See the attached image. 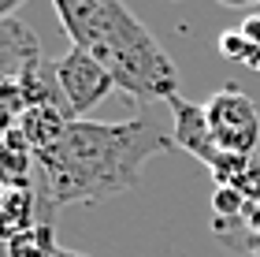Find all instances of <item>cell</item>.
Segmentation results:
<instances>
[{
  "label": "cell",
  "mask_w": 260,
  "mask_h": 257,
  "mask_svg": "<svg viewBox=\"0 0 260 257\" xmlns=\"http://www.w3.org/2000/svg\"><path fill=\"white\" fill-rule=\"evenodd\" d=\"M175 149V138H164L149 120L126 123H97L71 120L67 131L49 149L34 153L45 202L75 205V202H104L130 190L141 179L149 157Z\"/></svg>",
  "instance_id": "1"
},
{
  "label": "cell",
  "mask_w": 260,
  "mask_h": 257,
  "mask_svg": "<svg viewBox=\"0 0 260 257\" xmlns=\"http://www.w3.org/2000/svg\"><path fill=\"white\" fill-rule=\"evenodd\" d=\"M86 52L97 56L112 71L115 86L138 101H171L179 93V67L126 8V0H101V30Z\"/></svg>",
  "instance_id": "2"
},
{
  "label": "cell",
  "mask_w": 260,
  "mask_h": 257,
  "mask_svg": "<svg viewBox=\"0 0 260 257\" xmlns=\"http://www.w3.org/2000/svg\"><path fill=\"white\" fill-rule=\"evenodd\" d=\"M168 108L175 116V146L193 153L201 164H208L212 175H216L219 186H234L249 172V157H231L212 142V131H208V120H205V104H193L186 97H175L168 101Z\"/></svg>",
  "instance_id": "3"
},
{
  "label": "cell",
  "mask_w": 260,
  "mask_h": 257,
  "mask_svg": "<svg viewBox=\"0 0 260 257\" xmlns=\"http://www.w3.org/2000/svg\"><path fill=\"white\" fill-rule=\"evenodd\" d=\"M205 120H208L212 142H216L223 153L249 157L260 146V112L242 90H234V86L216 90L205 101Z\"/></svg>",
  "instance_id": "4"
},
{
  "label": "cell",
  "mask_w": 260,
  "mask_h": 257,
  "mask_svg": "<svg viewBox=\"0 0 260 257\" xmlns=\"http://www.w3.org/2000/svg\"><path fill=\"white\" fill-rule=\"evenodd\" d=\"M52 67H56V82H60V93H63V101H67V108H71L75 120H86L89 108H97L115 90L112 71L93 52L78 49V45H71Z\"/></svg>",
  "instance_id": "5"
},
{
  "label": "cell",
  "mask_w": 260,
  "mask_h": 257,
  "mask_svg": "<svg viewBox=\"0 0 260 257\" xmlns=\"http://www.w3.org/2000/svg\"><path fill=\"white\" fill-rule=\"evenodd\" d=\"M41 64V45H38V34L30 26L11 15V19H0V75L4 78H22L30 71H38Z\"/></svg>",
  "instance_id": "6"
},
{
  "label": "cell",
  "mask_w": 260,
  "mask_h": 257,
  "mask_svg": "<svg viewBox=\"0 0 260 257\" xmlns=\"http://www.w3.org/2000/svg\"><path fill=\"white\" fill-rule=\"evenodd\" d=\"M52 8L63 22L71 45L93 49L97 30H101V0H52Z\"/></svg>",
  "instance_id": "7"
},
{
  "label": "cell",
  "mask_w": 260,
  "mask_h": 257,
  "mask_svg": "<svg viewBox=\"0 0 260 257\" xmlns=\"http://www.w3.org/2000/svg\"><path fill=\"white\" fill-rule=\"evenodd\" d=\"M34 213H38V194L30 190V183H15L8 186V197H4V235H19V231L34 227L38 220H34Z\"/></svg>",
  "instance_id": "8"
},
{
  "label": "cell",
  "mask_w": 260,
  "mask_h": 257,
  "mask_svg": "<svg viewBox=\"0 0 260 257\" xmlns=\"http://www.w3.org/2000/svg\"><path fill=\"white\" fill-rule=\"evenodd\" d=\"M52 253H56V239H52L49 220L8 239V257H52Z\"/></svg>",
  "instance_id": "9"
},
{
  "label": "cell",
  "mask_w": 260,
  "mask_h": 257,
  "mask_svg": "<svg viewBox=\"0 0 260 257\" xmlns=\"http://www.w3.org/2000/svg\"><path fill=\"white\" fill-rule=\"evenodd\" d=\"M216 45H219V52L227 56V60H238L242 67H249V71H256V75H260V45H256V41H249L238 26H234V30H223Z\"/></svg>",
  "instance_id": "10"
},
{
  "label": "cell",
  "mask_w": 260,
  "mask_h": 257,
  "mask_svg": "<svg viewBox=\"0 0 260 257\" xmlns=\"http://www.w3.org/2000/svg\"><path fill=\"white\" fill-rule=\"evenodd\" d=\"M242 190H238V186H219V190H216V213H238V209H242Z\"/></svg>",
  "instance_id": "11"
},
{
  "label": "cell",
  "mask_w": 260,
  "mask_h": 257,
  "mask_svg": "<svg viewBox=\"0 0 260 257\" xmlns=\"http://www.w3.org/2000/svg\"><path fill=\"white\" fill-rule=\"evenodd\" d=\"M234 186H238L245 197H260V164H249V172H245Z\"/></svg>",
  "instance_id": "12"
},
{
  "label": "cell",
  "mask_w": 260,
  "mask_h": 257,
  "mask_svg": "<svg viewBox=\"0 0 260 257\" xmlns=\"http://www.w3.org/2000/svg\"><path fill=\"white\" fill-rule=\"evenodd\" d=\"M238 30H242L249 41H256V45H260V11H249V15L242 19V26H238Z\"/></svg>",
  "instance_id": "13"
},
{
  "label": "cell",
  "mask_w": 260,
  "mask_h": 257,
  "mask_svg": "<svg viewBox=\"0 0 260 257\" xmlns=\"http://www.w3.org/2000/svg\"><path fill=\"white\" fill-rule=\"evenodd\" d=\"M19 4H26V0H0V19H11Z\"/></svg>",
  "instance_id": "14"
},
{
  "label": "cell",
  "mask_w": 260,
  "mask_h": 257,
  "mask_svg": "<svg viewBox=\"0 0 260 257\" xmlns=\"http://www.w3.org/2000/svg\"><path fill=\"white\" fill-rule=\"evenodd\" d=\"M223 8H260V0H219Z\"/></svg>",
  "instance_id": "15"
},
{
  "label": "cell",
  "mask_w": 260,
  "mask_h": 257,
  "mask_svg": "<svg viewBox=\"0 0 260 257\" xmlns=\"http://www.w3.org/2000/svg\"><path fill=\"white\" fill-rule=\"evenodd\" d=\"M52 257H86V253H75V250H63V246H56Z\"/></svg>",
  "instance_id": "16"
}]
</instances>
